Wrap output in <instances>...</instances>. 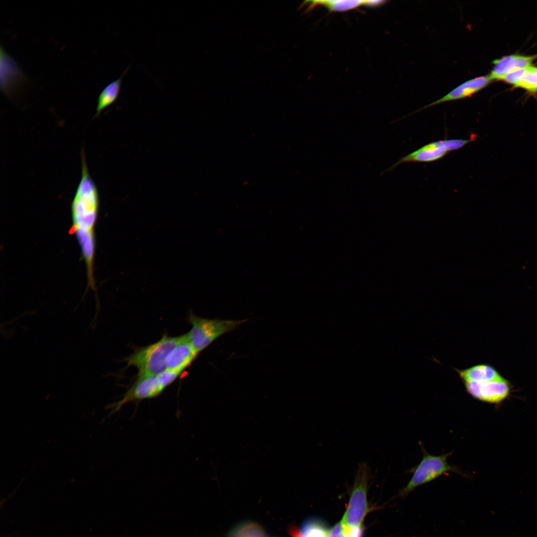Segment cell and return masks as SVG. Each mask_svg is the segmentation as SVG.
<instances>
[{
  "label": "cell",
  "instance_id": "6da1fadb",
  "mask_svg": "<svg viewBox=\"0 0 537 537\" xmlns=\"http://www.w3.org/2000/svg\"><path fill=\"white\" fill-rule=\"evenodd\" d=\"M82 174L71 203L72 230L80 244L87 267L89 286H92L95 251L94 226L99 205L97 188L89 173L85 152L81 153Z\"/></svg>",
  "mask_w": 537,
  "mask_h": 537
},
{
  "label": "cell",
  "instance_id": "7a4b0ae2",
  "mask_svg": "<svg viewBox=\"0 0 537 537\" xmlns=\"http://www.w3.org/2000/svg\"><path fill=\"white\" fill-rule=\"evenodd\" d=\"M180 338L164 335L158 341L136 350L126 358L127 366H135L138 376L159 374L166 369V359Z\"/></svg>",
  "mask_w": 537,
  "mask_h": 537
},
{
  "label": "cell",
  "instance_id": "3957f363",
  "mask_svg": "<svg viewBox=\"0 0 537 537\" xmlns=\"http://www.w3.org/2000/svg\"><path fill=\"white\" fill-rule=\"evenodd\" d=\"M423 452L422 459L419 463L411 469L412 476L407 484L398 493L399 496L405 498L418 487L430 482L448 472H454L463 476L467 475L457 466L450 465L448 457L452 452L440 455L429 453L423 445L420 443Z\"/></svg>",
  "mask_w": 537,
  "mask_h": 537
},
{
  "label": "cell",
  "instance_id": "277c9868",
  "mask_svg": "<svg viewBox=\"0 0 537 537\" xmlns=\"http://www.w3.org/2000/svg\"><path fill=\"white\" fill-rule=\"evenodd\" d=\"M247 320L208 319L190 313L188 321L191 325V328L186 335L193 348L199 353L218 338L235 330Z\"/></svg>",
  "mask_w": 537,
  "mask_h": 537
},
{
  "label": "cell",
  "instance_id": "5b68a950",
  "mask_svg": "<svg viewBox=\"0 0 537 537\" xmlns=\"http://www.w3.org/2000/svg\"><path fill=\"white\" fill-rule=\"evenodd\" d=\"M372 477L371 469L365 462L358 463L347 510L342 518L348 527L361 526L369 511L367 501V486Z\"/></svg>",
  "mask_w": 537,
  "mask_h": 537
},
{
  "label": "cell",
  "instance_id": "8992f818",
  "mask_svg": "<svg viewBox=\"0 0 537 537\" xmlns=\"http://www.w3.org/2000/svg\"><path fill=\"white\" fill-rule=\"evenodd\" d=\"M472 141L473 139H447L430 143L400 159L381 174L391 172L396 166L403 163L429 162L439 160L450 151L458 149Z\"/></svg>",
  "mask_w": 537,
  "mask_h": 537
},
{
  "label": "cell",
  "instance_id": "52a82bcc",
  "mask_svg": "<svg viewBox=\"0 0 537 537\" xmlns=\"http://www.w3.org/2000/svg\"><path fill=\"white\" fill-rule=\"evenodd\" d=\"M163 391L157 375L138 376L121 398L108 408L111 409V413H114L119 411L126 404L157 397Z\"/></svg>",
  "mask_w": 537,
  "mask_h": 537
},
{
  "label": "cell",
  "instance_id": "ba28073f",
  "mask_svg": "<svg viewBox=\"0 0 537 537\" xmlns=\"http://www.w3.org/2000/svg\"><path fill=\"white\" fill-rule=\"evenodd\" d=\"M462 383L467 393L473 398L491 404H498L504 400L511 390L510 382L504 377L491 381Z\"/></svg>",
  "mask_w": 537,
  "mask_h": 537
},
{
  "label": "cell",
  "instance_id": "9c48e42d",
  "mask_svg": "<svg viewBox=\"0 0 537 537\" xmlns=\"http://www.w3.org/2000/svg\"><path fill=\"white\" fill-rule=\"evenodd\" d=\"M27 82L26 77L14 59L0 46V87L9 97Z\"/></svg>",
  "mask_w": 537,
  "mask_h": 537
},
{
  "label": "cell",
  "instance_id": "30bf717a",
  "mask_svg": "<svg viewBox=\"0 0 537 537\" xmlns=\"http://www.w3.org/2000/svg\"><path fill=\"white\" fill-rule=\"evenodd\" d=\"M198 354L189 342L186 334L180 336L179 341L166 359V369L183 371L195 359Z\"/></svg>",
  "mask_w": 537,
  "mask_h": 537
},
{
  "label": "cell",
  "instance_id": "8fae6325",
  "mask_svg": "<svg viewBox=\"0 0 537 537\" xmlns=\"http://www.w3.org/2000/svg\"><path fill=\"white\" fill-rule=\"evenodd\" d=\"M491 81L489 75L480 76L468 80L453 89L442 98L424 106L420 110L442 102L469 97L484 88Z\"/></svg>",
  "mask_w": 537,
  "mask_h": 537
},
{
  "label": "cell",
  "instance_id": "7c38bea8",
  "mask_svg": "<svg viewBox=\"0 0 537 537\" xmlns=\"http://www.w3.org/2000/svg\"><path fill=\"white\" fill-rule=\"evenodd\" d=\"M537 59V54L533 56L511 55L493 61L494 66L489 75L491 80H500L507 73L515 70L532 65Z\"/></svg>",
  "mask_w": 537,
  "mask_h": 537
},
{
  "label": "cell",
  "instance_id": "4fadbf2b",
  "mask_svg": "<svg viewBox=\"0 0 537 537\" xmlns=\"http://www.w3.org/2000/svg\"><path fill=\"white\" fill-rule=\"evenodd\" d=\"M453 369L462 382L491 381L503 377L493 366L488 364H477L463 369Z\"/></svg>",
  "mask_w": 537,
  "mask_h": 537
},
{
  "label": "cell",
  "instance_id": "5bb4252c",
  "mask_svg": "<svg viewBox=\"0 0 537 537\" xmlns=\"http://www.w3.org/2000/svg\"><path fill=\"white\" fill-rule=\"evenodd\" d=\"M129 68L128 67L119 78L109 83L100 92L97 99L95 116L100 115L103 109L116 100L120 92L122 79Z\"/></svg>",
  "mask_w": 537,
  "mask_h": 537
},
{
  "label": "cell",
  "instance_id": "9a60e30c",
  "mask_svg": "<svg viewBox=\"0 0 537 537\" xmlns=\"http://www.w3.org/2000/svg\"><path fill=\"white\" fill-rule=\"evenodd\" d=\"M329 532L322 521L313 518L304 522L300 530L295 527H290L289 530L292 537H328Z\"/></svg>",
  "mask_w": 537,
  "mask_h": 537
},
{
  "label": "cell",
  "instance_id": "2e32d148",
  "mask_svg": "<svg viewBox=\"0 0 537 537\" xmlns=\"http://www.w3.org/2000/svg\"><path fill=\"white\" fill-rule=\"evenodd\" d=\"M227 537H267L263 528L251 521H243L234 526Z\"/></svg>",
  "mask_w": 537,
  "mask_h": 537
},
{
  "label": "cell",
  "instance_id": "e0dca14e",
  "mask_svg": "<svg viewBox=\"0 0 537 537\" xmlns=\"http://www.w3.org/2000/svg\"><path fill=\"white\" fill-rule=\"evenodd\" d=\"M311 5H322L331 11H345L365 5V0H330L312 1Z\"/></svg>",
  "mask_w": 537,
  "mask_h": 537
},
{
  "label": "cell",
  "instance_id": "ac0fdd59",
  "mask_svg": "<svg viewBox=\"0 0 537 537\" xmlns=\"http://www.w3.org/2000/svg\"><path fill=\"white\" fill-rule=\"evenodd\" d=\"M514 88H522L532 94L537 93V67L531 65Z\"/></svg>",
  "mask_w": 537,
  "mask_h": 537
},
{
  "label": "cell",
  "instance_id": "d6986e66",
  "mask_svg": "<svg viewBox=\"0 0 537 537\" xmlns=\"http://www.w3.org/2000/svg\"><path fill=\"white\" fill-rule=\"evenodd\" d=\"M182 370L166 369L157 375L162 388L164 390L171 384L182 373Z\"/></svg>",
  "mask_w": 537,
  "mask_h": 537
},
{
  "label": "cell",
  "instance_id": "ffe728a7",
  "mask_svg": "<svg viewBox=\"0 0 537 537\" xmlns=\"http://www.w3.org/2000/svg\"><path fill=\"white\" fill-rule=\"evenodd\" d=\"M528 67L518 69L510 72L503 76L500 80L512 85L515 87L525 74Z\"/></svg>",
  "mask_w": 537,
  "mask_h": 537
},
{
  "label": "cell",
  "instance_id": "44dd1931",
  "mask_svg": "<svg viewBox=\"0 0 537 537\" xmlns=\"http://www.w3.org/2000/svg\"><path fill=\"white\" fill-rule=\"evenodd\" d=\"M344 532L347 537H362V528L361 526L348 527L344 526Z\"/></svg>",
  "mask_w": 537,
  "mask_h": 537
},
{
  "label": "cell",
  "instance_id": "7402d4cb",
  "mask_svg": "<svg viewBox=\"0 0 537 537\" xmlns=\"http://www.w3.org/2000/svg\"><path fill=\"white\" fill-rule=\"evenodd\" d=\"M344 530V524L343 519L329 530L328 537H338Z\"/></svg>",
  "mask_w": 537,
  "mask_h": 537
},
{
  "label": "cell",
  "instance_id": "603a6c76",
  "mask_svg": "<svg viewBox=\"0 0 537 537\" xmlns=\"http://www.w3.org/2000/svg\"><path fill=\"white\" fill-rule=\"evenodd\" d=\"M385 2L383 0H365V6H376L381 5Z\"/></svg>",
  "mask_w": 537,
  "mask_h": 537
},
{
  "label": "cell",
  "instance_id": "cb8c5ba5",
  "mask_svg": "<svg viewBox=\"0 0 537 537\" xmlns=\"http://www.w3.org/2000/svg\"><path fill=\"white\" fill-rule=\"evenodd\" d=\"M338 537H347L345 534L344 530V532Z\"/></svg>",
  "mask_w": 537,
  "mask_h": 537
}]
</instances>
